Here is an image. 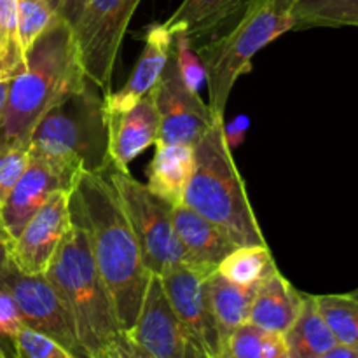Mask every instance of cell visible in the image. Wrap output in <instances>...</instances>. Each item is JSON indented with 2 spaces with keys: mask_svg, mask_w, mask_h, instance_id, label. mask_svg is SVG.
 Instances as JSON below:
<instances>
[{
  "mask_svg": "<svg viewBox=\"0 0 358 358\" xmlns=\"http://www.w3.org/2000/svg\"><path fill=\"white\" fill-rule=\"evenodd\" d=\"M70 201L87 231L119 331L129 332L135 327L152 275L147 269L121 199L103 173L80 171L70 192Z\"/></svg>",
  "mask_w": 358,
  "mask_h": 358,
  "instance_id": "6da1fadb",
  "label": "cell"
},
{
  "mask_svg": "<svg viewBox=\"0 0 358 358\" xmlns=\"http://www.w3.org/2000/svg\"><path fill=\"white\" fill-rule=\"evenodd\" d=\"M98 90L80 69L38 119L30 152L77 173H101L110 157L105 94Z\"/></svg>",
  "mask_w": 358,
  "mask_h": 358,
  "instance_id": "7a4b0ae2",
  "label": "cell"
},
{
  "mask_svg": "<svg viewBox=\"0 0 358 358\" xmlns=\"http://www.w3.org/2000/svg\"><path fill=\"white\" fill-rule=\"evenodd\" d=\"M79 70L73 28L55 16L23 52L0 119V140L30 145L38 119Z\"/></svg>",
  "mask_w": 358,
  "mask_h": 358,
  "instance_id": "3957f363",
  "label": "cell"
},
{
  "mask_svg": "<svg viewBox=\"0 0 358 358\" xmlns=\"http://www.w3.org/2000/svg\"><path fill=\"white\" fill-rule=\"evenodd\" d=\"M44 276L72 313L87 358L100 355L119 334L107 287L91 252L87 231L70 201V227Z\"/></svg>",
  "mask_w": 358,
  "mask_h": 358,
  "instance_id": "277c9868",
  "label": "cell"
},
{
  "mask_svg": "<svg viewBox=\"0 0 358 358\" xmlns=\"http://www.w3.org/2000/svg\"><path fill=\"white\" fill-rule=\"evenodd\" d=\"M182 203L222 227L240 247L266 243L231 154L224 119H217L196 143L194 170Z\"/></svg>",
  "mask_w": 358,
  "mask_h": 358,
  "instance_id": "5b68a950",
  "label": "cell"
},
{
  "mask_svg": "<svg viewBox=\"0 0 358 358\" xmlns=\"http://www.w3.org/2000/svg\"><path fill=\"white\" fill-rule=\"evenodd\" d=\"M294 6L296 0H250L222 34L194 49L205 69L213 117L224 119L231 91L243 73L250 72L254 56L294 30Z\"/></svg>",
  "mask_w": 358,
  "mask_h": 358,
  "instance_id": "8992f818",
  "label": "cell"
},
{
  "mask_svg": "<svg viewBox=\"0 0 358 358\" xmlns=\"http://www.w3.org/2000/svg\"><path fill=\"white\" fill-rule=\"evenodd\" d=\"M101 173L121 199L150 275L161 276L170 266L185 264V250L171 219L173 206L154 194L145 184L136 182L129 171L119 170L112 163Z\"/></svg>",
  "mask_w": 358,
  "mask_h": 358,
  "instance_id": "52a82bcc",
  "label": "cell"
},
{
  "mask_svg": "<svg viewBox=\"0 0 358 358\" xmlns=\"http://www.w3.org/2000/svg\"><path fill=\"white\" fill-rule=\"evenodd\" d=\"M140 2L142 0H87L73 28L80 69L103 94L110 93L119 49Z\"/></svg>",
  "mask_w": 358,
  "mask_h": 358,
  "instance_id": "ba28073f",
  "label": "cell"
},
{
  "mask_svg": "<svg viewBox=\"0 0 358 358\" xmlns=\"http://www.w3.org/2000/svg\"><path fill=\"white\" fill-rule=\"evenodd\" d=\"M0 283L14 297L27 327L49 336L76 357L87 358L72 313L44 275H27L10 262L0 275Z\"/></svg>",
  "mask_w": 358,
  "mask_h": 358,
  "instance_id": "9c48e42d",
  "label": "cell"
},
{
  "mask_svg": "<svg viewBox=\"0 0 358 358\" xmlns=\"http://www.w3.org/2000/svg\"><path fill=\"white\" fill-rule=\"evenodd\" d=\"M152 94L159 115V133H157L156 145L184 143V145L196 147L210 126L217 121L208 103L203 101L198 91L191 90L185 84L173 48Z\"/></svg>",
  "mask_w": 358,
  "mask_h": 358,
  "instance_id": "30bf717a",
  "label": "cell"
},
{
  "mask_svg": "<svg viewBox=\"0 0 358 358\" xmlns=\"http://www.w3.org/2000/svg\"><path fill=\"white\" fill-rule=\"evenodd\" d=\"M152 358H210L171 308L159 276H150L135 327L126 332Z\"/></svg>",
  "mask_w": 358,
  "mask_h": 358,
  "instance_id": "8fae6325",
  "label": "cell"
},
{
  "mask_svg": "<svg viewBox=\"0 0 358 358\" xmlns=\"http://www.w3.org/2000/svg\"><path fill=\"white\" fill-rule=\"evenodd\" d=\"M70 192L56 191L31 215L10 247V262L27 275H44L70 227Z\"/></svg>",
  "mask_w": 358,
  "mask_h": 358,
  "instance_id": "7c38bea8",
  "label": "cell"
},
{
  "mask_svg": "<svg viewBox=\"0 0 358 358\" xmlns=\"http://www.w3.org/2000/svg\"><path fill=\"white\" fill-rule=\"evenodd\" d=\"M30 163L0 208V220L10 240H16L28 220L56 191H72L79 173L30 152Z\"/></svg>",
  "mask_w": 358,
  "mask_h": 358,
  "instance_id": "4fadbf2b",
  "label": "cell"
},
{
  "mask_svg": "<svg viewBox=\"0 0 358 358\" xmlns=\"http://www.w3.org/2000/svg\"><path fill=\"white\" fill-rule=\"evenodd\" d=\"M159 278L177 317L201 343L210 358H219L222 338L206 297V276L187 264H173Z\"/></svg>",
  "mask_w": 358,
  "mask_h": 358,
  "instance_id": "5bb4252c",
  "label": "cell"
},
{
  "mask_svg": "<svg viewBox=\"0 0 358 358\" xmlns=\"http://www.w3.org/2000/svg\"><path fill=\"white\" fill-rule=\"evenodd\" d=\"M108 157L115 168L128 171L129 163L147 147L156 145L159 133L154 94L149 93L126 110H107Z\"/></svg>",
  "mask_w": 358,
  "mask_h": 358,
  "instance_id": "9a60e30c",
  "label": "cell"
},
{
  "mask_svg": "<svg viewBox=\"0 0 358 358\" xmlns=\"http://www.w3.org/2000/svg\"><path fill=\"white\" fill-rule=\"evenodd\" d=\"M175 233L185 250V264L210 276L220 262L240 245L217 224L189 208L185 203L171 210Z\"/></svg>",
  "mask_w": 358,
  "mask_h": 358,
  "instance_id": "2e32d148",
  "label": "cell"
},
{
  "mask_svg": "<svg viewBox=\"0 0 358 358\" xmlns=\"http://www.w3.org/2000/svg\"><path fill=\"white\" fill-rule=\"evenodd\" d=\"M171 48H173V35L166 30L163 23H154L147 27L145 35H143V49L131 76L128 77L121 90L105 94V108L126 110L143 96L152 93L163 76Z\"/></svg>",
  "mask_w": 358,
  "mask_h": 358,
  "instance_id": "e0dca14e",
  "label": "cell"
},
{
  "mask_svg": "<svg viewBox=\"0 0 358 358\" xmlns=\"http://www.w3.org/2000/svg\"><path fill=\"white\" fill-rule=\"evenodd\" d=\"M248 2L250 0H182L163 24L171 35L177 31L187 35L196 49L222 34Z\"/></svg>",
  "mask_w": 358,
  "mask_h": 358,
  "instance_id": "ac0fdd59",
  "label": "cell"
},
{
  "mask_svg": "<svg viewBox=\"0 0 358 358\" xmlns=\"http://www.w3.org/2000/svg\"><path fill=\"white\" fill-rule=\"evenodd\" d=\"M304 296L278 268H273L257 283L248 322L264 331L285 334L303 308Z\"/></svg>",
  "mask_w": 358,
  "mask_h": 358,
  "instance_id": "d6986e66",
  "label": "cell"
},
{
  "mask_svg": "<svg viewBox=\"0 0 358 358\" xmlns=\"http://www.w3.org/2000/svg\"><path fill=\"white\" fill-rule=\"evenodd\" d=\"M194 170V147L184 143L156 145L147 170V187L171 206L180 205Z\"/></svg>",
  "mask_w": 358,
  "mask_h": 358,
  "instance_id": "ffe728a7",
  "label": "cell"
},
{
  "mask_svg": "<svg viewBox=\"0 0 358 358\" xmlns=\"http://www.w3.org/2000/svg\"><path fill=\"white\" fill-rule=\"evenodd\" d=\"M205 289L220 338L247 324L257 285H240L215 271L205 278Z\"/></svg>",
  "mask_w": 358,
  "mask_h": 358,
  "instance_id": "44dd1931",
  "label": "cell"
},
{
  "mask_svg": "<svg viewBox=\"0 0 358 358\" xmlns=\"http://www.w3.org/2000/svg\"><path fill=\"white\" fill-rule=\"evenodd\" d=\"M289 358H320L338 345L331 327L322 317L315 296L306 294L299 315L283 334Z\"/></svg>",
  "mask_w": 358,
  "mask_h": 358,
  "instance_id": "7402d4cb",
  "label": "cell"
},
{
  "mask_svg": "<svg viewBox=\"0 0 358 358\" xmlns=\"http://www.w3.org/2000/svg\"><path fill=\"white\" fill-rule=\"evenodd\" d=\"M219 358H289L283 334L257 325H240L222 339Z\"/></svg>",
  "mask_w": 358,
  "mask_h": 358,
  "instance_id": "603a6c76",
  "label": "cell"
},
{
  "mask_svg": "<svg viewBox=\"0 0 358 358\" xmlns=\"http://www.w3.org/2000/svg\"><path fill=\"white\" fill-rule=\"evenodd\" d=\"M311 27H358V0H296L294 30Z\"/></svg>",
  "mask_w": 358,
  "mask_h": 358,
  "instance_id": "cb8c5ba5",
  "label": "cell"
},
{
  "mask_svg": "<svg viewBox=\"0 0 358 358\" xmlns=\"http://www.w3.org/2000/svg\"><path fill=\"white\" fill-rule=\"evenodd\" d=\"M273 268L276 264L268 243L241 245L220 262L217 273L240 285H257Z\"/></svg>",
  "mask_w": 358,
  "mask_h": 358,
  "instance_id": "d4e9b609",
  "label": "cell"
},
{
  "mask_svg": "<svg viewBox=\"0 0 358 358\" xmlns=\"http://www.w3.org/2000/svg\"><path fill=\"white\" fill-rule=\"evenodd\" d=\"M322 317L331 327L338 343L358 350V299L352 294L315 296Z\"/></svg>",
  "mask_w": 358,
  "mask_h": 358,
  "instance_id": "484cf974",
  "label": "cell"
},
{
  "mask_svg": "<svg viewBox=\"0 0 358 358\" xmlns=\"http://www.w3.org/2000/svg\"><path fill=\"white\" fill-rule=\"evenodd\" d=\"M55 16L48 0H17V41L21 52L34 44Z\"/></svg>",
  "mask_w": 358,
  "mask_h": 358,
  "instance_id": "4316f807",
  "label": "cell"
},
{
  "mask_svg": "<svg viewBox=\"0 0 358 358\" xmlns=\"http://www.w3.org/2000/svg\"><path fill=\"white\" fill-rule=\"evenodd\" d=\"M14 358H79L49 336L24 325L13 339Z\"/></svg>",
  "mask_w": 358,
  "mask_h": 358,
  "instance_id": "83f0119b",
  "label": "cell"
},
{
  "mask_svg": "<svg viewBox=\"0 0 358 358\" xmlns=\"http://www.w3.org/2000/svg\"><path fill=\"white\" fill-rule=\"evenodd\" d=\"M30 145L0 140V208L30 163Z\"/></svg>",
  "mask_w": 358,
  "mask_h": 358,
  "instance_id": "f1b7e54d",
  "label": "cell"
},
{
  "mask_svg": "<svg viewBox=\"0 0 358 358\" xmlns=\"http://www.w3.org/2000/svg\"><path fill=\"white\" fill-rule=\"evenodd\" d=\"M173 51L177 56L178 69H180L182 77H184L185 84H187L191 90L198 91L201 87L205 77V69H203V63L199 59V56L196 55L194 48H192L191 41L185 34L177 31L173 34Z\"/></svg>",
  "mask_w": 358,
  "mask_h": 358,
  "instance_id": "f546056e",
  "label": "cell"
},
{
  "mask_svg": "<svg viewBox=\"0 0 358 358\" xmlns=\"http://www.w3.org/2000/svg\"><path fill=\"white\" fill-rule=\"evenodd\" d=\"M0 56H23L17 41V0H0Z\"/></svg>",
  "mask_w": 358,
  "mask_h": 358,
  "instance_id": "4dcf8cb0",
  "label": "cell"
},
{
  "mask_svg": "<svg viewBox=\"0 0 358 358\" xmlns=\"http://www.w3.org/2000/svg\"><path fill=\"white\" fill-rule=\"evenodd\" d=\"M23 327L24 322L16 301L10 296L9 290L0 283V338L13 341Z\"/></svg>",
  "mask_w": 358,
  "mask_h": 358,
  "instance_id": "1f68e13d",
  "label": "cell"
},
{
  "mask_svg": "<svg viewBox=\"0 0 358 358\" xmlns=\"http://www.w3.org/2000/svg\"><path fill=\"white\" fill-rule=\"evenodd\" d=\"M101 353L107 358H152L149 353L143 352L126 332H121Z\"/></svg>",
  "mask_w": 358,
  "mask_h": 358,
  "instance_id": "d6a6232c",
  "label": "cell"
},
{
  "mask_svg": "<svg viewBox=\"0 0 358 358\" xmlns=\"http://www.w3.org/2000/svg\"><path fill=\"white\" fill-rule=\"evenodd\" d=\"M21 59H23V56H0V119H2L7 96H9L10 83H13V77L20 66Z\"/></svg>",
  "mask_w": 358,
  "mask_h": 358,
  "instance_id": "836d02e7",
  "label": "cell"
},
{
  "mask_svg": "<svg viewBox=\"0 0 358 358\" xmlns=\"http://www.w3.org/2000/svg\"><path fill=\"white\" fill-rule=\"evenodd\" d=\"M87 0H63L62 7H59L58 14L56 16L62 17L66 24H70L72 28L77 27L80 20V14H83L84 7H86Z\"/></svg>",
  "mask_w": 358,
  "mask_h": 358,
  "instance_id": "e575fe53",
  "label": "cell"
},
{
  "mask_svg": "<svg viewBox=\"0 0 358 358\" xmlns=\"http://www.w3.org/2000/svg\"><path fill=\"white\" fill-rule=\"evenodd\" d=\"M10 247H13V240H10L2 220H0V275L10 264Z\"/></svg>",
  "mask_w": 358,
  "mask_h": 358,
  "instance_id": "d590c367",
  "label": "cell"
},
{
  "mask_svg": "<svg viewBox=\"0 0 358 358\" xmlns=\"http://www.w3.org/2000/svg\"><path fill=\"white\" fill-rule=\"evenodd\" d=\"M320 358H358V350L338 343V345L332 346V348L329 350V352H325Z\"/></svg>",
  "mask_w": 358,
  "mask_h": 358,
  "instance_id": "8d00e7d4",
  "label": "cell"
},
{
  "mask_svg": "<svg viewBox=\"0 0 358 358\" xmlns=\"http://www.w3.org/2000/svg\"><path fill=\"white\" fill-rule=\"evenodd\" d=\"M62 2H63V0H48L49 7H51V10H52V13H55V14H58L59 7H62Z\"/></svg>",
  "mask_w": 358,
  "mask_h": 358,
  "instance_id": "74e56055",
  "label": "cell"
},
{
  "mask_svg": "<svg viewBox=\"0 0 358 358\" xmlns=\"http://www.w3.org/2000/svg\"><path fill=\"white\" fill-rule=\"evenodd\" d=\"M350 294H352V296H353V297H357V299H358V287H357V289H355V290H352V292H350Z\"/></svg>",
  "mask_w": 358,
  "mask_h": 358,
  "instance_id": "f35d334b",
  "label": "cell"
},
{
  "mask_svg": "<svg viewBox=\"0 0 358 358\" xmlns=\"http://www.w3.org/2000/svg\"><path fill=\"white\" fill-rule=\"evenodd\" d=\"M0 358H7L6 353H3V350H0Z\"/></svg>",
  "mask_w": 358,
  "mask_h": 358,
  "instance_id": "ab89813d",
  "label": "cell"
},
{
  "mask_svg": "<svg viewBox=\"0 0 358 358\" xmlns=\"http://www.w3.org/2000/svg\"><path fill=\"white\" fill-rule=\"evenodd\" d=\"M93 358H107V357H105L103 353H100V355H96V357H93Z\"/></svg>",
  "mask_w": 358,
  "mask_h": 358,
  "instance_id": "60d3db41",
  "label": "cell"
},
{
  "mask_svg": "<svg viewBox=\"0 0 358 358\" xmlns=\"http://www.w3.org/2000/svg\"><path fill=\"white\" fill-rule=\"evenodd\" d=\"M0 350H2V348H0Z\"/></svg>",
  "mask_w": 358,
  "mask_h": 358,
  "instance_id": "b9f144b4",
  "label": "cell"
}]
</instances>
